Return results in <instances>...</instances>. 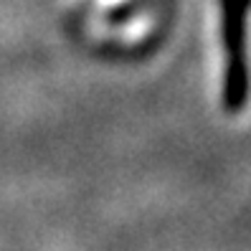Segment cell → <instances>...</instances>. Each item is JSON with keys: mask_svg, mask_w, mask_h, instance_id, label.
<instances>
[{"mask_svg": "<svg viewBox=\"0 0 251 251\" xmlns=\"http://www.w3.org/2000/svg\"><path fill=\"white\" fill-rule=\"evenodd\" d=\"M224 3V43L228 51V66L246 64V16L251 0H221Z\"/></svg>", "mask_w": 251, "mask_h": 251, "instance_id": "1", "label": "cell"}]
</instances>
